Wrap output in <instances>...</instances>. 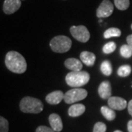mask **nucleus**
Wrapping results in <instances>:
<instances>
[{"label": "nucleus", "instance_id": "412c9836", "mask_svg": "<svg viewBox=\"0 0 132 132\" xmlns=\"http://www.w3.org/2000/svg\"><path fill=\"white\" fill-rule=\"evenodd\" d=\"M120 55L124 58H130L132 56V48L128 44L123 45L120 49Z\"/></svg>", "mask_w": 132, "mask_h": 132}, {"label": "nucleus", "instance_id": "f3484780", "mask_svg": "<svg viewBox=\"0 0 132 132\" xmlns=\"http://www.w3.org/2000/svg\"><path fill=\"white\" fill-rule=\"evenodd\" d=\"M121 35L120 29L116 27H112L106 29L104 33V37L106 39L112 38V37H120Z\"/></svg>", "mask_w": 132, "mask_h": 132}, {"label": "nucleus", "instance_id": "1a4fd4ad", "mask_svg": "<svg viewBox=\"0 0 132 132\" xmlns=\"http://www.w3.org/2000/svg\"><path fill=\"white\" fill-rule=\"evenodd\" d=\"M21 0H5L3 5V11L5 14H13L21 7Z\"/></svg>", "mask_w": 132, "mask_h": 132}, {"label": "nucleus", "instance_id": "423d86ee", "mask_svg": "<svg viewBox=\"0 0 132 132\" xmlns=\"http://www.w3.org/2000/svg\"><path fill=\"white\" fill-rule=\"evenodd\" d=\"M70 32L72 36L79 42H87L90 38V35L88 29L83 25L71 27L70 28Z\"/></svg>", "mask_w": 132, "mask_h": 132}, {"label": "nucleus", "instance_id": "393cba45", "mask_svg": "<svg viewBox=\"0 0 132 132\" xmlns=\"http://www.w3.org/2000/svg\"><path fill=\"white\" fill-rule=\"evenodd\" d=\"M36 132H56L54 131L52 128L47 127V126H40L39 127L37 128Z\"/></svg>", "mask_w": 132, "mask_h": 132}, {"label": "nucleus", "instance_id": "a878e982", "mask_svg": "<svg viewBox=\"0 0 132 132\" xmlns=\"http://www.w3.org/2000/svg\"><path fill=\"white\" fill-rule=\"evenodd\" d=\"M127 44L132 48V35H129L126 38Z\"/></svg>", "mask_w": 132, "mask_h": 132}, {"label": "nucleus", "instance_id": "c756f323", "mask_svg": "<svg viewBox=\"0 0 132 132\" xmlns=\"http://www.w3.org/2000/svg\"><path fill=\"white\" fill-rule=\"evenodd\" d=\"M131 29H132V24H131Z\"/></svg>", "mask_w": 132, "mask_h": 132}, {"label": "nucleus", "instance_id": "4468645a", "mask_svg": "<svg viewBox=\"0 0 132 132\" xmlns=\"http://www.w3.org/2000/svg\"><path fill=\"white\" fill-rule=\"evenodd\" d=\"M85 109H86V107L83 104H73V105L71 106L70 108L68 109V114L70 117H72V118L79 117L85 112Z\"/></svg>", "mask_w": 132, "mask_h": 132}, {"label": "nucleus", "instance_id": "9d476101", "mask_svg": "<svg viewBox=\"0 0 132 132\" xmlns=\"http://www.w3.org/2000/svg\"><path fill=\"white\" fill-rule=\"evenodd\" d=\"M98 94L102 99H109L112 97V87L108 81H102L98 87Z\"/></svg>", "mask_w": 132, "mask_h": 132}, {"label": "nucleus", "instance_id": "6ab92c4d", "mask_svg": "<svg viewBox=\"0 0 132 132\" xmlns=\"http://www.w3.org/2000/svg\"><path fill=\"white\" fill-rule=\"evenodd\" d=\"M131 72V67L128 65H121L118 70V75L120 77H126L130 75Z\"/></svg>", "mask_w": 132, "mask_h": 132}, {"label": "nucleus", "instance_id": "7ed1b4c3", "mask_svg": "<svg viewBox=\"0 0 132 132\" xmlns=\"http://www.w3.org/2000/svg\"><path fill=\"white\" fill-rule=\"evenodd\" d=\"M90 78V74L86 71H71L66 75L65 81L70 87H79L87 85Z\"/></svg>", "mask_w": 132, "mask_h": 132}, {"label": "nucleus", "instance_id": "dca6fc26", "mask_svg": "<svg viewBox=\"0 0 132 132\" xmlns=\"http://www.w3.org/2000/svg\"><path fill=\"white\" fill-rule=\"evenodd\" d=\"M101 112L104 118L109 121H112L115 119L116 114L114 112V109H111L109 106H102L101 108Z\"/></svg>", "mask_w": 132, "mask_h": 132}, {"label": "nucleus", "instance_id": "5701e85b", "mask_svg": "<svg viewBox=\"0 0 132 132\" xmlns=\"http://www.w3.org/2000/svg\"><path fill=\"white\" fill-rule=\"evenodd\" d=\"M9 131V123L3 117L0 118V132H8Z\"/></svg>", "mask_w": 132, "mask_h": 132}, {"label": "nucleus", "instance_id": "bb28decb", "mask_svg": "<svg viewBox=\"0 0 132 132\" xmlns=\"http://www.w3.org/2000/svg\"><path fill=\"white\" fill-rule=\"evenodd\" d=\"M128 113L130 114V115L132 117V100H131L128 104Z\"/></svg>", "mask_w": 132, "mask_h": 132}, {"label": "nucleus", "instance_id": "f257e3e1", "mask_svg": "<svg viewBox=\"0 0 132 132\" xmlns=\"http://www.w3.org/2000/svg\"><path fill=\"white\" fill-rule=\"evenodd\" d=\"M5 62L7 69L15 73H23L27 68L24 57L20 53L15 51L7 52Z\"/></svg>", "mask_w": 132, "mask_h": 132}, {"label": "nucleus", "instance_id": "4be33fe9", "mask_svg": "<svg viewBox=\"0 0 132 132\" xmlns=\"http://www.w3.org/2000/svg\"><path fill=\"white\" fill-rule=\"evenodd\" d=\"M116 49V43L114 42H109L106 43L103 47V52L105 54H111Z\"/></svg>", "mask_w": 132, "mask_h": 132}, {"label": "nucleus", "instance_id": "39448f33", "mask_svg": "<svg viewBox=\"0 0 132 132\" xmlns=\"http://www.w3.org/2000/svg\"><path fill=\"white\" fill-rule=\"evenodd\" d=\"M87 96V91L81 88H73L67 91L64 95V101L66 104H71L82 101Z\"/></svg>", "mask_w": 132, "mask_h": 132}, {"label": "nucleus", "instance_id": "7c9ffc66", "mask_svg": "<svg viewBox=\"0 0 132 132\" xmlns=\"http://www.w3.org/2000/svg\"></svg>", "mask_w": 132, "mask_h": 132}, {"label": "nucleus", "instance_id": "c85d7f7f", "mask_svg": "<svg viewBox=\"0 0 132 132\" xmlns=\"http://www.w3.org/2000/svg\"><path fill=\"white\" fill-rule=\"evenodd\" d=\"M114 132H123V131H120V130H116V131H114Z\"/></svg>", "mask_w": 132, "mask_h": 132}, {"label": "nucleus", "instance_id": "b1692460", "mask_svg": "<svg viewBox=\"0 0 132 132\" xmlns=\"http://www.w3.org/2000/svg\"><path fill=\"white\" fill-rule=\"evenodd\" d=\"M106 126L102 122H98L95 124L93 127V132H106Z\"/></svg>", "mask_w": 132, "mask_h": 132}, {"label": "nucleus", "instance_id": "a211bd4d", "mask_svg": "<svg viewBox=\"0 0 132 132\" xmlns=\"http://www.w3.org/2000/svg\"><path fill=\"white\" fill-rule=\"evenodd\" d=\"M101 71L105 76H110L112 73V67L109 60L104 61L101 65Z\"/></svg>", "mask_w": 132, "mask_h": 132}, {"label": "nucleus", "instance_id": "f8f14e48", "mask_svg": "<svg viewBox=\"0 0 132 132\" xmlns=\"http://www.w3.org/2000/svg\"><path fill=\"white\" fill-rule=\"evenodd\" d=\"M48 121L52 128L56 132H60L62 130L63 124L61 118L59 114L55 113L51 114L48 117Z\"/></svg>", "mask_w": 132, "mask_h": 132}, {"label": "nucleus", "instance_id": "cd10ccee", "mask_svg": "<svg viewBox=\"0 0 132 132\" xmlns=\"http://www.w3.org/2000/svg\"><path fill=\"white\" fill-rule=\"evenodd\" d=\"M128 132H132V120H129L128 123Z\"/></svg>", "mask_w": 132, "mask_h": 132}, {"label": "nucleus", "instance_id": "6e6552de", "mask_svg": "<svg viewBox=\"0 0 132 132\" xmlns=\"http://www.w3.org/2000/svg\"><path fill=\"white\" fill-rule=\"evenodd\" d=\"M108 105L114 110H123L127 106V102L123 98L113 96L108 99Z\"/></svg>", "mask_w": 132, "mask_h": 132}, {"label": "nucleus", "instance_id": "f03ea898", "mask_svg": "<svg viewBox=\"0 0 132 132\" xmlns=\"http://www.w3.org/2000/svg\"><path fill=\"white\" fill-rule=\"evenodd\" d=\"M20 109L24 113L38 114L43 110V104L40 100L27 96L21 99L20 102Z\"/></svg>", "mask_w": 132, "mask_h": 132}, {"label": "nucleus", "instance_id": "aec40b11", "mask_svg": "<svg viewBox=\"0 0 132 132\" xmlns=\"http://www.w3.org/2000/svg\"><path fill=\"white\" fill-rule=\"evenodd\" d=\"M115 7L120 10H126L130 5L129 0H114Z\"/></svg>", "mask_w": 132, "mask_h": 132}, {"label": "nucleus", "instance_id": "20e7f679", "mask_svg": "<svg viewBox=\"0 0 132 132\" xmlns=\"http://www.w3.org/2000/svg\"><path fill=\"white\" fill-rule=\"evenodd\" d=\"M50 47L54 52L65 53L71 49L72 41L70 38L65 35H58L52 38L50 42Z\"/></svg>", "mask_w": 132, "mask_h": 132}, {"label": "nucleus", "instance_id": "ddd939ff", "mask_svg": "<svg viewBox=\"0 0 132 132\" xmlns=\"http://www.w3.org/2000/svg\"><path fill=\"white\" fill-rule=\"evenodd\" d=\"M65 67L72 71H81L82 68V63L79 60L76 58H69L65 61Z\"/></svg>", "mask_w": 132, "mask_h": 132}, {"label": "nucleus", "instance_id": "9b49d317", "mask_svg": "<svg viewBox=\"0 0 132 132\" xmlns=\"http://www.w3.org/2000/svg\"><path fill=\"white\" fill-rule=\"evenodd\" d=\"M64 95L65 93H63L61 90H56L48 94L46 97V101L48 104L56 105L60 104L62 100H64Z\"/></svg>", "mask_w": 132, "mask_h": 132}, {"label": "nucleus", "instance_id": "0eeeda50", "mask_svg": "<svg viewBox=\"0 0 132 132\" xmlns=\"http://www.w3.org/2000/svg\"><path fill=\"white\" fill-rule=\"evenodd\" d=\"M113 10V4L109 0H104L97 9L96 15L98 18H107L112 14Z\"/></svg>", "mask_w": 132, "mask_h": 132}, {"label": "nucleus", "instance_id": "2eb2a0df", "mask_svg": "<svg viewBox=\"0 0 132 132\" xmlns=\"http://www.w3.org/2000/svg\"><path fill=\"white\" fill-rule=\"evenodd\" d=\"M81 61L87 66L91 67L94 65L95 62V55L93 53L90 52H82L80 54Z\"/></svg>", "mask_w": 132, "mask_h": 132}]
</instances>
